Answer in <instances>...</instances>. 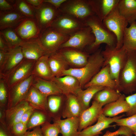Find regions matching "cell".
<instances>
[{
    "label": "cell",
    "mask_w": 136,
    "mask_h": 136,
    "mask_svg": "<svg viewBox=\"0 0 136 136\" xmlns=\"http://www.w3.org/2000/svg\"><path fill=\"white\" fill-rule=\"evenodd\" d=\"M26 1L34 8L38 7L43 3V0H26Z\"/></svg>",
    "instance_id": "49"
},
{
    "label": "cell",
    "mask_w": 136,
    "mask_h": 136,
    "mask_svg": "<svg viewBox=\"0 0 136 136\" xmlns=\"http://www.w3.org/2000/svg\"><path fill=\"white\" fill-rule=\"evenodd\" d=\"M9 48L4 38L0 34V50L6 51Z\"/></svg>",
    "instance_id": "50"
},
{
    "label": "cell",
    "mask_w": 136,
    "mask_h": 136,
    "mask_svg": "<svg viewBox=\"0 0 136 136\" xmlns=\"http://www.w3.org/2000/svg\"><path fill=\"white\" fill-rule=\"evenodd\" d=\"M0 34L9 48L20 46L23 41L13 28H8L0 30Z\"/></svg>",
    "instance_id": "37"
},
{
    "label": "cell",
    "mask_w": 136,
    "mask_h": 136,
    "mask_svg": "<svg viewBox=\"0 0 136 136\" xmlns=\"http://www.w3.org/2000/svg\"><path fill=\"white\" fill-rule=\"evenodd\" d=\"M0 136H8L7 133L3 130L1 128Z\"/></svg>",
    "instance_id": "52"
},
{
    "label": "cell",
    "mask_w": 136,
    "mask_h": 136,
    "mask_svg": "<svg viewBox=\"0 0 136 136\" xmlns=\"http://www.w3.org/2000/svg\"><path fill=\"white\" fill-rule=\"evenodd\" d=\"M65 96L66 98L62 117L63 118L75 117H79L83 111L77 96L72 94H69Z\"/></svg>",
    "instance_id": "24"
},
{
    "label": "cell",
    "mask_w": 136,
    "mask_h": 136,
    "mask_svg": "<svg viewBox=\"0 0 136 136\" xmlns=\"http://www.w3.org/2000/svg\"><path fill=\"white\" fill-rule=\"evenodd\" d=\"M70 36L50 27L41 32L39 38L47 54L49 55L57 51Z\"/></svg>",
    "instance_id": "7"
},
{
    "label": "cell",
    "mask_w": 136,
    "mask_h": 136,
    "mask_svg": "<svg viewBox=\"0 0 136 136\" xmlns=\"http://www.w3.org/2000/svg\"><path fill=\"white\" fill-rule=\"evenodd\" d=\"M116 125L126 127L131 129L133 133L136 132V114L124 118H121L115 122Z\"/></svg>",
    "instance_id": "40"
},
{
    "label": "cell",
    "mask_w": 136,
    "mask_h": 136,
    "mask_svg": "<svg viewBox=\"0 0 136 136\" xmlns=\"http://www.w3.org/2000/svg\"><path fill=\"white\" fill-rule=\"evenodd\" d=\"M35 109L32 107L27 110L22 115L20 122L27 125L31 116L35 111Z\"/></svg>",
    "instance_id": "45"
},
{
    "label": "cell",
    "mask_w": 136,
    "mask_h": 136,
    "mask_svg": "<svg viewBox=\"0 0 136 136\" xmlns=\"http://www.w3.org/2000/svg\"><path fill=\"white\" fill-rule=\"evenodd\" d=\"M48 61L54 77H61L63 71L67 69L68 64L58 51L49 56Z\"/></svg>",
    "instance_id": "29"
},
{
    "label": "cell",
    "mask_w": 136,
    "mask_h": 136,
    "mask_svg": "<svg viewBox=\"0 0 136 136\" xmlns=\"http://www.w3.org/2000/svg\"><path fill=\"white\" fill-rule=\"evenodd\" d=\"M101 53L104 59L103 67L109 66L111 77L116 82L117 88L119 74L127 60V52L122 47L117 49L106 45Z\"/></svg>",
    "instance_id": "4"
},
{
    "label": "cell",
    "mask_w": 136,
    "mask_h": 136,
    "mask_svg": "<svg viewBox=\"0 0 136 136\" xmlns=\"http://www.w3.org/2000/svg\"><path fill=\"white\" fill-rule=\"evenodd\" d=\"M117 7L120 14L130 25L136 21V0H119Z\"/></svg>",
    "instance_id": "31"
},
{
    "label": "cell",
    "mask_w": 136,
    "mask_h": 136,
    "mask_svg": "<svg viewBox=\"0 0 136 136\" xmlns=\"http://www.w3.org/2000/svg\"><path fill=\"white\" fill-rule=\"evenodd\" d=\"M103 21L106 27L115 36L117 39L116 47L117 49L122 48L124 32L128 23L119 12L117 6Z\"/></svg>",
    "instance_id": "6"
},
{
    "label": "cell",
    "mask_w": 136,
    "mask_h": 136,
    "mask_svg": "<svg viewBox=\"0 0 136 136\" xmlns=\"http://www.w3.org/2000/svg\"><path fill=\"white\" fill-rule=\"evenodd\" d=\"M119 0H93L96 15L103 21L118 5Z\"/></svg>",
    "instance_id": "32"
},
{
    "label": "cell",
    "mask_w": 136,
    "mask_h": 136,
    "mask_svg": "<svg viewBox=\"0 0 136 136\" xmlns=\"http://www.w3.org/2000/svg\"><path fill=\"white\" fill-rule=\"evenodd\" d=\"M52 80L56 84L62 94L65 96L70 94L76 96L82 90V87L78 80L70 75L54 77Z\"/></svg>",
    "instance_id": "18"
},
{
    "label": "cell",
    "mask_w": 136,
    "mask_h": 136,
    "mask_svg": "<svg viewBox=\"0 0 136 136\" xmlns=\"http://www.w3.org/2000/svg\"><path fill=\"white\" fill-rule=\"evenodd\" d=\"M32 85L48 97L52 95L62 94L55 83L52 80H47L34 77Z\"/></svg>",
    "instance_id": "27"
},
{
    "label": "cell",
    "mask_w": 136,
    "mask_h": 136,
    "mask_svg": "<svg viewBox=\"0 0 136 136\" xmlns=\"http://www.w3.org/2000/svg\"><path fill=\"white\" fill-rule=\"evenodd\" d=\"M125 116L123 114L110 117H107L102 113L98 117L96 123L78 131L77 136H95L101 134L102 133L101 131L104 130L110 127H115L116 125H110Z\"/></svg>",
    "instance_id": "13"
},
{
    "label": "cell",
    "mask_w": 136,
    "mask_h": 136,
    "mask_svg": "<svg viewBox=\"0 0 136 136\" xmlns=\"http://www.w3.org/2000/svg\"><path fill=\"white\" fill-rule=\"evenodd\" d=\"M127 52L126 63L119 74L117 90L128 94L136 90V51Z\"/></svg>",
    "instance_id": "3"
},
{
    "label": "cell",
    "mask_w": 136,
    "mask_h": 136,
    "mask_svg": "<svg viewBox=\"0 0 136 136\" xmlns=\"http://www.w3.org/2000/svg\"><path fill=\"white\" fill-rule=\"evenodd\" d=\"M122 94L118 90L105 87L95 95L93 99L103 106L117 100Z\"/></svg>",
    "instance_id": "33"
},
{
    "label": "cell",
    "mask_w": 136,
    "mask_h": 136,
    "mask_svg": "<svg viewBox=\"0 0 136 136\" xmlns=\"http://www.w3.org/2000/svg\"><path fill=\"white\" fill-rule=\"evenodd\" d=\"M47 116H49L43 112L34 111L26 125L27 129L41 125L45 122L48 121Z\"/></svg>",
    "instance_id": "38"
},
{
    "label": "cell",
    "mask_w": 136,
    "mask_h": 136,
    "mask_svg": "<svg viewBox=\"0 0 136 136\" xmlns=\"http://www.w3.org/2000/svg\"><path fill=\"white\" fill-rule=\"evenodd\" d=\"M27 129L26 125L20 122L14 124L10 130L14 136H22Z\"/></svg>",
    "instance_id": "43"
},
{
    "label": "cell",
    "mask_w": 136,
    "mask_h": 136,
    "mask_svg": "<svg viewBox=\"0 0 136 136\" xmlns=\"http://www.w3.org/2000/svg\"><path fill=\"white\" fill-rule=\"evenodd\" d=\"M11 3L8 1L0 0V11H6L14 10Z\"/></svg>",
    "instance_id": "46"
},
{
    "label": "cell",
    "mask_w": 136,
    "mask_h": 136,
    "mask_svg": "<svg viewBox=\"0 0 136 136\" xmlns=\"http://www.w3.org/2000/svg\"><path fill=\"white\" fill-rule=\"evenodd\" d=\"M41 125L43 136H58L60 133L59 126L56 122L51 124L47 121Z\"/></svg>",
    "instance_id": "39"
},
{
    "label": "cell",
    "mask_w": 136,
    "mask_h": 136,
    "mask_svg": "<svg viewBox=\"0 0 136 136\" xmlns=\"http://www.w3.org/2000/svg\"><path fill=\"white\" fill-rule=\"evenodd\" d=\"M34 76L32 74L24 80L8 88L7 109L25 100L32 85Z\"/></svg>",
    "instance_id": "8"
},
{
    "label": "cell",
    "mask_w": 136,
    "mask_h": 136,
    "mask_svg": "<svg viewBox=\"0 0 136 136\" xmlns=\"http://www.w3.org/2000/svg\"></svg>",
    "instance_id": "55"
},
{
    "label": "cell",
    "mask_w": 136,
    "mask_h": 136,
    "mask_svg": "<svg viewBox=\"0 0 136 136\" xmlns=\"http://www.w3.org/2000/svg\"><path fill=\"white\" fill-rule=\"evenodd\" d=\"M86 26L83 22L61 13L51 27L61 33L70 35Z\"/></svg>",
    "instance_id": "12"
},
{
    "label": "cell",
    "mask_w": 136,
    "mask_h": 136,
    "mask_svg": "<svg viewBox=\"0 0 136 136\" xmlns=\"http://www.w3.org/2000/svg\"><path fill=\"white\" fill-rule=\"evenodd\" d=\"M133 134L135 136H136V132H134L133 133Z\"/></svg>",
    "instance_id": "54"
},
{
    "label": "cell",
    "mask_w": 136,
    "mask_h": 136,
    "mask_svg": "<svg viewBox=\"0 0 136 136\" xmlns=\"http://www.w3.org/2000/svg\"><path fill=\"white\" fill-rule=\"evenodd\" d=\"M32 107L27 101L24 100L15 106L7 109L5 112V117L8 130H10L14 124L20 122L25 111Z\"/></svg>",
    "instance_id": "21"
},
{
    "label": "cell",
    "mask_w": 136,
    "mask_h": 136,
    "mask_svg": "<svg viewBox=\"0 0 136 136\" xmlns=\"http://www.w3.org/2000/svg\"><path fill=\"white\" fill-rule=\"evenodd\" d=\"M122 47L127 52L136 51V22L125 28Z\"/></svg>",
    "instance_id": "35"
},
{
    "label": "cell",
    "mask_w": 136,
    "mask_h": 136,
    "mask_svg": "<svg viewBox=\"0 0 136 136\" xmlns=\"http://www.w3.org/2000/svg\"><path fill=\"white\" fill-rule=\"evenodd\" d=\"M47 98L32 85L25 100L35 109L47 114Z\"/></svg>",
    "instance_id": "26"
},
{
    "label": "cell",
    "mask_w": 136,
    "mask_h": 136,
    "mask_svg": "<svg viewBox=\"0 0 136 136\" xmlns=\"http://www.w3.org/2000/svg\"><path fill=\"white\" fill-rule=\"evenodd\" d=\"M101 49H98L90 55L86 65L80 68L65 70L61 76L70 75L76 78L82 87L88 82L103 67L104 59Z\"/></svg>",
    "instance_id": "1"
},
{
    "label": "cell",
    "mask_w": 136,
    "mask_h": 136,
    "mask_svg": "<svg viewBox=\"0 0 136 136\" xmlns=\"http://www.w3.org/2000/svg\"><path fill=\"white\" fill-rule=\"evenodd\" d=\"M84 23L86 26L91 28L95 38L94 42L86 48L88 53H93L96 51L102 44H105L109 46H116L117 39L115 36L96 15L90 17Z\"/></svg>",
    "instance_id": "2"
},
{
    "label": "cell",
    "mask_w": 136,
    "mask_h": 136,
    "mask_svg": "<svg viewBox=\"0 0 136 136\" xmlns=\"http://www.w3.org/2000/svg\"><path fill=\"white\" fill-rule=\"evenodd\" d=\"M6 51L0 50V70L2 68L5 62Z\"/></svg>",
    "instance_id": "51"
},
{
    "label": "cell",
    "mask_w": 136,
    "mask_h": 136,
    "mask_svg": "<svg viewBox=\"0 0 136 136\" xmlns=\"http://www.w3.org/2000/svg\"><path fill=\"white\" fill-rule=\"evenodd\" d=\"M49 56L44 55L36 61L32 73L35 77L47 80L54 77L48 63Z\"/></svg>",
    "instance_id": "28"
},
{
    "label": "cell",
    "mask_w": 136,
    "mask_h": 136,
    "mask_svg": "<svg viewBox=\"0 0 136 136\" xmlns=\"http://www.w3.org/2000/svg\"><path fill=\"white\" fill-rule=\"evenodd\" d=\"M133 131L129 128L124 126H120L117 130L112 132L107 131L105 134L102 136H115L120 135H125L127 136H132ZM95 136H99V134Z\"/></svg>",
    "instance_id": "41"
},
{
    "label": "cell",
    "mask_w": 136,
    "mask_h": 136,
    "mask_svg": "<svg viewBox=\"0 0 136 136\" xmlns=\"http://www.w3.org/2000/svg\"><path fill=\"white\" fill-rule=\"evenodd\" d=\"M9 1L12 4L15 10L26 18H36L35 8L26 0H16Z\"/></svg>",
    "instance_id": "36"
},
{
    "label": "cell",
    "mask_w": 136,
    "mask_h": 136,
    "mask_svg": "<svg viewBox=\"0 0 136 136\" xmlns=\"http://www.w3.org/2000/svg\"><path fill=\"white\" fill-rule=\"evenodd\" d=\"M95 38L91 28L86 26L70 35L59 49L71 48L82 50L92 44Z\"/></svg>",
    "instance_id": "9"
},
{
    "label": "cell",
    "mask_w": 136,
    "mask_h": 136,
    "mask_svg": "<svg viewBox=\"0 0 136 136\" xmlns=\"http://www.w3.org/2000/svg\"><path fill=\"white\" fill-rule=\"evenodd\" d=\"M62 55L68 63L80 68L86 64L90 55L88 53L77 49L66 48L58 51Z\"/></svg>",
    "instance_id": "19"
},
{
    "label": "cell",
    "mask_w": 136,
    "mask_h": 136,
    "mask_svg": "<svg viewBox=\"0 0 136 136\" xmlns=\"http://www.w3.org/2000/svg\"><path fill=\"white\" fill-rule=\"evenodd\" d=\"M14 29L23 40L38 38L41 33L36 18H26Z\"/></svg>",
    "instance_id": "16"
},
{
    "label": "cell",
    "mask_w": 136,
    "mask_h": 136,
    "mask_svg": "<svg viewBox=\"0 0 136 136\" xmlns=\"http://www.w3.org/2000/svg\"><path fill=\"white\" fill-rule=\"evenodd\" d=\"M125 99L129 106V110L126 115L128 117L136 114V93L126 97Z\"/></svg>",
    "instance_id": "44"
},
{
    "label": "cell",
    "mask_w": 136,
    "mask_h": 136,
    "mask_svg": "<svg viewBox=\"0 0 136 136\" xmlns=\"http://www.w3.org/2000/svg\"><path fill=\"white\" fill-rule=\"evenodd\" d=\"M54 122L59 125L62 136H77L79 125V117H72L61 119H54Z\"/></svg>",
    "instance_id": "25"
},
{
    "label": "cell",
    "mask_w": 136,
    "mask_h": 136,
    "mask_svg": "<svg viewBox=\"0 0 136 136\" xmlns=\"http://www.w3.org/2000/svg\"><path fill=\"white\" fill-rule=\"evenodd\" d=\"M66 0H43V2L50 3L56 8L59 9L61 5Z\"/></svg>",
    "instance_id": "48"
},
{
    "label": "cell",
    "mask_w": 136,
    "mask_h": 136,
    "mask_svg": "<svg viewBox=\"0 0 136 136\" xmlns=\"http://www.w3.org/2000/svg\"><path fill=\"white\" fill-rule=\"evenodd\" d=\"M61 95H51L47 98V114L54 119L62 117L65 100Z\"/></svg>",
    "instance_id": "30"
},
{
    "label": "cell",
    "mask_w": 136,
    "mask_h": 136,
    "mask_svg": "<svg viewBox=\"0 0 136 136\" xmlns=\"http://www.w3.org/2000/svg\"><path fill=\"white\" fill-rule=\"evenodd\" d=\"M20 46L9 48L6 52L5 62L0 70V78L5 76L19 64L24 59Z\"/></svg>",
    "instance_id": "15"
},
{
    "label": "cell",
    "mask_w": 136,
    "mask_h": 136,
    "mask_svg": "<svg viewBox=\"0 0 136 136\" xmlns=\"http://www.w3.org/2000/svg\"><path fill=\"white\" fill-rule=\"evenodd\" d=\"M22 136H43L41 128L40 126L36 127L32 130L27 131Z\"/></svg>",
    "instance_id": "47"
},
{
    "label": "cell",
    "mask_w": 136,
    "mask_h": 136,
    "mask_svg": "<svg viewBox=\"0 0 136 136\" xmlns=\"http://www.w3.org/2000/svg\"><path fill=\"white\" fill-rule=\"evenodd\" d=\"M61 13L84 22L96 15L93 0H67L59 8Z\"/></svg>",
    "instance_id": "5"
},
{
    "label": "cell",
    "mask_w": 136,
    "mask_h": 136,
    "mask_svg": "<svg viewBox=\"0 0 136 136\" xmlns=\"http://www.w3.org/2000/svg\"><path fill=\"white\" fill-rule=\"evenodd\" d=\"M103 106L102 104L93 100L91 106L82 111L79 117L78 131L91 126L97 121L99 115L102 113Z\"/></svg>",
    "instance_id": "17"
},
{
    "label": "cell",
    "mask_w": 136,
    "mask_h": 136,
    "mask_svg": "<svg viewBox=\"0 0 136 136\" xmlns=\"http://www.w3.org/2000/svg\"><path fill=\"white\" fill-rule=\"evenodd\" d=\"M8 99V87L4 79L0 78V103L1 106L6 104Z\"/></svg>",
    "instance_id": "42"
},
{
    "label": "cell",
    "mask_w": 136,
    "mask_h": 136,
    "mask_svg": "<svg viewBox=\"0 0 136 136\" xmlns=\"http://www.w3.org/2000/svg\"><path fill=\"white\" fill-rule=\"evenodd\" d=\"M26 18L15 10L0 11V30L15 29Z\"/></svg>",
    "instance_id": "22"
},
{
    "label": "cell",
    "mask_w": 136,
    "mask_h": 136,
    "mask_svg": "<svg viewBox=\"0 0 136 136\" xmlns=\"http://www.w3.org/2000/svg\"><path fill=\"white\" fill-rule=\"evenodd\" d=\"M36 61L24 59L8 75L2 78L9 88L25 79L32 74Z\"/></svg>",
    "instance_id": "11"
},
{
    "label": "cell",
    "mask_w": 136,
    "mask_h": 136,
    "mask_svg": "<svg viewBox=\"0 0 136 136\" xmlns=\"http://www.w3.org/2000/svg\"><path fill=\"white\" fill-rule=\"evenodd\" d=\"M93 86L109 87L117 90V83L111 77L109 67L108 65L103 67L84 87L86 88Z\"/></svg>",
    "instance_id": "20"
},
{
    "label": "cell",
    "mask_w": 136,
    "mask_h": 136,
    "mask_svg": "<svg viewBox=\"0 0 136 136\" xmlns=\"http://www.w3.org/2000/svg\"><path fill=\"white\" fill-rule=\"evenodd\" d=\"M125 97L124 94H122L117 100L104 106L103 108L102 113L107 117H113L121 113H127L130 107Z\"/></svg>",
    "instance_id": "23"
},
{
    "label": "cell",
    "mask_w": 136,
    "mask_h": 136,
    "mask_svg": "<svg viewBox=\"0 0 136 136\" xmlns=\"http://www.w3.org/2000/svg\"><path fill=\"white\" fill-rule=\"evenodd\" d=\"M115 136H127L126 135H125L123 134V135H117Z\"/></svg>",
    "instance_id": "53"
},
{
    "label": "cell",
    "mask_w": 136,
    "mask_h": 136,
    "mask_svg": "<svg viewBox=\"0 0 136 136\" xmlns=\"http://www.w3.org/2000/svg\"><path fill=\"white\" fill-rule=\"evenodd\" d=\"M36 12V19L41 33L51 27L53 23L61 14L59 9L50 4L44 2L40 6L34 8Z\"/></svg>",
    "instance_id": "10"
},
{
    "label": "cell",
    "mask_w": 136,
    "mask_h": 136,
    "mask_svg": "<svg viewBox=\"0 0 136 136\" xmlns=\"http://www.w3.org/2000/svg\"><path fill=\"white\" fill-rule=\"evenodd\" d=\"M105 87L101 86H91L85 90L82 89L79 92L76 96L82 106L83 111L90 107V101L96 93Z\"/></svg>",
    "instance_id": "34"
},
{
    "label": "cell",
    "mask_w": 136,
    "mask_h": 136,
    "mask_svg": "<svg viewBox=\"0 0 136 136\" xmlns=\"http://www.w3.org/2000/svg\"><path fill=\"white\" fill-rule=\"evenodd\" d=\"M20 46L24 58L26 59L36 61L47 54L39 38L23 40Z\"/></svg>",
    "instance_id": "14"
}]
</instances>
